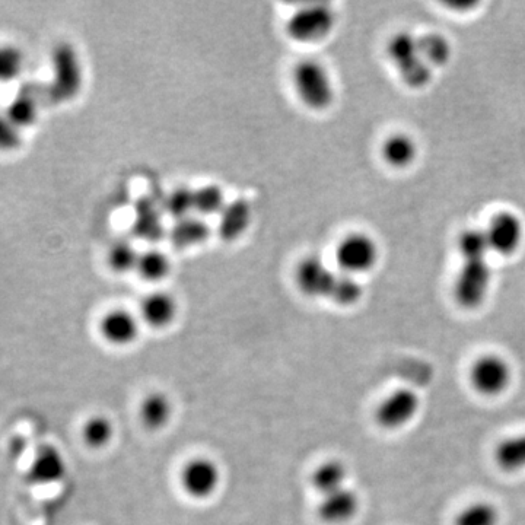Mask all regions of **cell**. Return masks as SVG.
<instances>
[{
    "label": "cell",
    "instance_id": "1",
    "mask_svg": "<svg viewBox=\"0 0 525 525\" xmlns=\"http://www.w3.org/2000/svg\"><path fill=\"white\" fill-rule=\"evenodd\" d=\"M292 84L299 101L314 111H323L332 105L334 85L329 70L315 59H304L292 70Z\"/></svg>",
    "mask_w": 525,
    "mask_h": 525
},
{
    "label": "cell",
    "instance_id": "2",
    "mask_svg": "<svg viewBox=\"0 0 525 525\" xmlns=\"http://www.w3.org/2000/svg\"><path fill=\"white\" fill-rule=\"evenodd\" d=\"M336 15L323 3L302 6L286 21V34L298 43H314L332 33Z\"/></svg>",
    "mask_w": 525,
    "mask_h": 525
},
{
    "label": "cell",
    "instance_id": "3",
    "mask_svg": "<svg viewBox=\"0 0 525 525\" xmlns=\"http://www.w3.org/2000/svg\"><path fill=\"white\" fill-rule=\"evenodd\" d=\"M469 378L474 390L482 396H501L511 385L512 368L507 359L488 353L473 362Z\"/></svg>",
    "mask_w": 525,
    "mask_h": 525
},
{
    "label": "cell",
    "instance_id": "4",
    "mask_svg": "<svg viewBox=\"0 0 525 525\" xmlns=\"http://www.w3.org/2000/svg\"><path fill=\"white\" fill-rule=\"evenodd\" d=\"M490 282H492V269L486 260L464 262L455 280V299L467 310L479 308L488 297Z\"/></svg>",
    "mask_w": 525,
    "mask_h": 525
},
{
    "label": "cell",
    "instance_id": "5",
    "mask_svg": "<svg viewBox=\"0 0 525 525\" xmlns=\"http://www.w3.org/2000/svg\"><path fill=\"white\" fill-rule=\"evenodd\" d=\"M420 397L412 388H396L378 404L375 420L381 428L396 431L409 425L418 416Z\"/></svg>",
    "mask_w": 525,
    "mask_h": 525
},
{
    "label": "cell",
    "instance_id": "6",
    "mask_svg": "<svg viewBox=\"0 0 525 525\" xmlns=\"http://www.w3.org/2000/svg\"><path fill=\"white\" fill-rule=\"evenodd\" d=\"M222 472L218 463L209 457H194L184 464L180 473L181 488L190 498L208 499L221 485Z\"/></svg>",
    "mask_w": 525,
    "mask_h": 525
},
{
    "label": "cell",
    "instance_id": "7",
    "mask_svg": "<svg viewBox=\"0 0 525 525\" xmlns=\"http://www.w3.org/2000/svg\"><path fill=\"white\" fill-rule=\"evenodd\" d=\"M336 260L342 272L348 275L368 272L378 260L377 244L368 235L349 234L337 245Z\"/></svg>",
    "mask_w": 525,
    "mask_h": 525
},
{
    "label": "cell",
    "instance_id": "8",
    "mask_svg": "<svg viewBox=\"0 0 525 525\" xmlns=\"http://www.w3.org/2000/svg\"><path fill=\"white\" fill-rule=\"evenodd\" d=\"M53 95L59 101L78 94L82 84L81 65L70 46H57L53 56Z\"/></svg>",
    "mask_w": 525,
    "mask_h": 525
},
{
    "label": "cell",
    "instance_id": "9",
    "mask_svg": "<svg viewBox=\"0 0 525 525\" xmlns=\"http://www.w3.org/2000/svg\"><path fill=\"white\" fill-rule=\"evenodd\" d=\"M337 273H333L320 257L302 259L295 270V282L302 294L311 298H329Z\"/></svg>",
    "mask_w": 525,
    "mask_h": 525
},
{
    "label": "cell",
    "instance_id": "10",
    "mask_svg": "<svg viewBox=\"0 0 525 525\" xmlns=\"http://www.w3.org/2000/svg\"><path fill=\"white\" fill-rule=\"evenodd\" d=\"M98 330L105 342L124 348L138 340L140 320L124 308H114L101 317Z\"/></svg>",
    "mask_w": 525,
    "mask_h": 525
},
{
    "label": "cell",
    "instance_id": "11",
    "mask_svg": "<svg viewBox=\"0 0 525 525\" xmlns=\"http://www.w3.org/2000/svg\"><path fill=\"white\" fill-rule=\"evenodd\" d=\"M523 232V224L517 215L509 212L499 213L486 229L490 250L504 256L515 253L523 241Z\"/></svg>",
    "mask_w": 525,
    "mask_h": 525
},
{
    "label": "cell",
    "instance_id": "12",
    "mask_svg": "<svg viewBox=\"0 0 525 525\" xmlns=\"http://www.w3.org/2000/svg\"><path fill=\"white\" fill-rule=\"evenodd\" d=\"M361 502L355 490L345 488L336 490L323 496L318 505V515L321 520L330 525H342L349 523L358 514Z\"/></svg>",
    "mask_w": 525,
    "mask_h": 525
},
{
    "label": "cell",
    "instance_id": "13",
    "mask_svg": "<svg viewBox=\"0 0 525 525\" xmlns=\"http://www.w3.org/2000/svg\"><path fill=\"white\" fill-rule=\"evenodd\" d=\"M68 472V464L59 448L54 445H43L35 454L28 479L35 485H52L62 480Z\"/></svg>",
    "mask_w": 525,
    "mask_h": 525
},
{
    "label": "cell",
    "instance_id": "14",
    "mask_svg": "<svg viewBox=\"0 0 525 525\" xmlns=\"http://www.w3.org/2000/svg\"><path fill=\"white\" fill-rule=\"evenodd\" d=\"M177 314V299L165 291H155L146 295L140 304V318L151 329H167L174 323Z\"/></svg>",
    "mask_w": 525,
    "mask_h": 525
},
{
    "label": "cell",
    "instance_id": "15",
    "mask_svg": "<svg viewBox=\"0 0 525 525\" xmlns=\"http://www.w3.org/2000/svg\"><path fill=\"white\" fill-rule=\"evenodd\" d=\"M251 224L250 203L244 199H237L227 203L219 213L218 234L225 241H235L247 232Z\"/></svg>",
    "mask_w": 525,
    "mask_h": 525
},
{
    "label": "cell",
    "instance_id": "16",
    "mask_svg": "<svg viewBox=\"0 0 525 525\" xmlns=\"http://www.w3.org/2000/svg\"><path fill=\"white\" fill-rule=\"evenodd\" d=\"M173 415V402L162 391L149 393L140 403L139 418L149 431H161L171 422Z\"/></svg>",
    "mask_w": 525,
    "mask_h": 525
},
{
    "label": "cell",
    "instance_id": "17",
    "mask_svg": "<svg viewBox=\"0 0 525 525\" xmlns=\"http://www.w3.org/2000/svg\"><path fill=\"white\" fill-rule=\"evenodd\" d=\"M346 479H348V469L339 460L323 461L315 467L310 477L311 485L321 496L345 488Z\"/></svg>",
    "mask_w": 525,
    "mask_h": 525
},
{
    "label": "cell",
    "instance_id": "18",
    "mask_svg": "<svg viewBox=\"0 0 525 525\" xmlns=\"http://www.w3.org/2000/svg\"><path fill=\"white\" fill-rule=\"evenodd\" d=\"M209 235L210 228L205 219L193 215L175 221L173 228L170 229L171 243L177 248L196 247L205 243Z\"/></svg>",
    "mask_w": 525,
    "mask_h": 525
},
{
    "label": "cell",
    "instance_id": "19",
    "mask_svg": "<svg viewBox=\"0 0 525 525\" xmlns=\"http://www.w3.org/2000/svg\"><path fill=\"white\" fill-rule=\"evenodd\" d=\"M493 458L499 469L504 472H523L525 470V434L502 439L493 451Z\"/></svg>",
    "mask_w": 525,
    "mask_h": 525
},
{
    "label": "cell",
    "instance_id": "20",
    "mask_svg": "<svg viewBox=\"0 0 525 525\" xmlns=\"http://www.w3.org/2000/svg\"><path fill=\"white\" fill-rule=\"evenodd\" d=\"M135 272L146 282L164 280L171 272L170 257L158 248H149L139 254Z\"/></svg>",
    "mask_w": 525,
    "mask_h": 525
},
{
    "label": "cell",
    "instance_id": "21",
    "mask_svg": "<svg viewBox=\"0 0 525 525\" xmlns=\"http://www.w3.org/2000/svg\"><path fill=\"white\" fill-rule=\"evenodd\" d=\"M418 155V148L412 138L406 135H393L385 140L383 157L391 167H409Z\"/></svg>",
    "mask_w": 525,
    "mask_h": 525
},
{
    "label": "cell",
    "instance_id": "22",
    "mask_svg": "<svg viewBox=\"0 0 525 525\" xmlns=\"http://www.w3.org/2000/svg\"><path fill=\"white\" fill-rule=\"evenodd\" d=\"M114 423L104 415H94L82 426V439L92 450H103L114 438Z\"/></svg>",
    "mask_w": 525,
    "mask_h": 525
},
{
    "label": "cell",
    "instance_id": "23",
    "mask_svg": "<svg viewBox=\"0 0 525 525\" xmlns=\"http://www.w3.org/2000/svg\"><path fill=\"white\" fill-rule=\"evenodd\" d=\"M420 56L429 66H444L450 62L451 44L441 34H426L419 38Z\"/></svg>",
    "mask_w": 525,
    "mask_h": 525
},
{
    "label": "cell",
    "instance_id": "24",
    "mask_svg": "<svg viewBox=\"0 0 525 525\" xmlns=\"http://www.w3.org/2000/svg\"><path fill=\"white\" fill-rule=\"evenodd\" d=\"M499 520L501 515L498 508L490 502L480 501L461 509L454 525H498Z\"/></svg>",
    "mask_w": 525,
    "mask_h": 525
},
{
    "label": "cell",
    "instance_id": "25",
    "mask_svg": "<svg viewBox=\"0 0 525 525\" xmlns=\"http://www.w3.org/2000/svg\"><path fill=\"white\" fill-rule=\"evenodd\" d=\"M225 206L224 190L216 184H206L194 190V212L199 215H219Z\"/></svg>",
    "mask_w": 525,
    "mask_h": 525
},
{
    "label": "cell",
    "instance_id": "26",
    "mask_svg": "<svg viewBox=\"0 0 525 525\" xmlns=\"http://www.w3.org/2000/svg\"><path fill=\"white\" fill-rule=\"evenodd\" d=\"M388 53H390L391 60L396 63L397 68H402V66L420 57L419 38L407 33L396 34L390 41Z\"/></svg>",
    "mask_w": 525,
    "mask_h": 525
},
{
    "label": "cell",
    "instance_id": "27",
    "mask_svg": "<svg viewBox=\"0 0 525 525\" xmlns=\"http://www.w3.org/2000/svg\"><path fill=\"white\" fill-rule=\"evenodd\" d=\"M458 247L463 254L464 262L486 260V254L490 250L488 235H486V231L470 229L461 235Z\"/></svg>",
    "mask_w": 525,
    "mask_h": 525
},
{
    "label": "cell",
    "instance_id": "28",
    "mask_svg": "<svg viewBox=\"0 0 525 525\" xmlns=\"http://www.w3.org/2000/svg\"><path fill=\"white\" fill-rule=\"evenodd\" d=\"M135 229L139 237L146 240H157L161 237L164 228H162L159 210L151 203H140L136 212Z\"/></svg>",
    "mask_w": 525,
    "mask_h": 525
},
{
    "label": "cell",
    "instance_id": "29",
    "mask_svg": "<svg viewBox=\"0 0 525 525\" xmlns=\"http://www.w3.org/2000/svg\"><path fill=\"white\" fill-rule=\"evenodd\" d=\"M6 116L12 120L19 129L25 130L35 123L38 117V104L28 94L18 95L5 111Z\"/></svg>",
    "mask_w": 525,
    "mask_h": 525
},
{
    "label": "cell",
    "instance_id": "30",
    "mask_svg": "<svg viewBox=\"0 0 525 525\" xmlns=\"http://www.w3.org/2000/svg\"><path fill=\"white\" fill-rule=\"evenodd\" d=\"M330 299L342 307H350L362 298V286L352 275L340 273L336 275Z\"/></svg>",
    "mask_w": 525,
    "mask_h": 525
},
{
    "label": "cell",
    "instance_id": "31",
    "mask_svg": "<svg viewBox=\"0 0 525 525\" xmlns=\"http://www.w3.org/2000/svg\"><path fill=\"white\" fill-rule=\"evenodd\" d=\"M24 70V53L12 44H0V84L14 81Z\"/></svg>",
    "mask_w": 525,
    "mask_h": 525
},
{
    "label": "cell",
    "instance_id": "32",
    "mask_svg": "<svg viewBox=\"0 0 525 525\" xmlns=\"http://www.w3.org/2000/svg\"><path fill=\"white\" fill-rule=\"evenodd\" d=\"M164 212L173 216L175 221L192 216L194 212V190L177 187L164 200Z\"/></svg>",
    "mask_w": 525,
    "mask_h": 525
},
{
    "label": "cell",
    "instance_id": "33",
    "mask_svg": "<svg viewBox=\"0 0 525 525\" xmlns=\"http://www.w3.org/2000/svg\"><path fill=\"white\" fill-rule=\"evenodd\" d=\"M138 250L127 241H119L108 251V264L117 273H126L136 270L139 260Z\"/></svg>",
    "mask_w": 525,
    "mask_h": 525
},
{
    "label": "cell",
    "instance_id": "34",
    "mask_svg": "<svg viewBox=\"0 0 525 525\" xmlns=\"http://www.w3.org/2000/svg\"><path fill=\"white\" fill-rule=\"evenodd\" d=\"M22 133L24 130L19 129L5 113H0V152L9 154L21 148Z\"/></svg>",
    "mask_w": 525,
    "mask_h": 525
}]
</instances>
